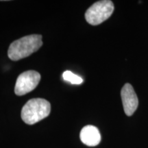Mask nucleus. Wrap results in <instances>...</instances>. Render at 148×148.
<instances>
[{"instance_id":"nucleus-1","label":"nucleus","mask_w":148,"mask_h":148,"mask_svg":"<svg viewBox=\"0 0 148 148\" xmlns=\"http://www.w3.org/2000/svg\"><path fill=\"white\" fill-rule=\"evenodd\" d=\"M42 45V36L32 34L14 40L9 46L8 58L13 61L21 60L36 52Z\"/></svg>"},{"instance_id":"nucleus-2","label":"nucleus","mask_w":148,"mask_h":148,"mask_svg":"<svg viewBox=\"0 0 148 148\" xmlns=\"http://www.w3.org/2000/svg\"><path fill=\"white\" fill-rule=\"evenodd\" d=\"M51 104L42 98H34L24 105L21 110V119L25 123L33 125L49 116Z\"/></svg>"},{"instance_id":"nucleus-3","label":"nucleus","mask_w":148,"mask_h":148,"mask_svg":"<svg viewBox=\"0 0 148 148\" xmlns=\"http://www.w3.org/2000/svg\"><path fill=\"white\" fill-rule=\"evenodd\" d=\"M114 9L112 1L102 0L97 1L85 12L86 21L92 25H99L110 17Z\"/></svg>"},{"instance_id":"nucleus-4","label":"nucleus","mask_w":148,"mask_h":148,"mask_svg":"<svg viewBox=\"0 0 148 148\" xmlns=\"http://www.w3.org/2000/svg\"><path fill=\"white\" fill-rule=\"evenodd\" d=\"M40 80L38 72L29 70L20 74L16 79L14 92L16 95L21 96L28 93L38 86Z\"/></svg>"},{"instance_id":"nucleus-5","label":"nucleus","mask_w":148,"mask_h":148,"mask_svg":"<svg viewBox=\"0 0 148 148\" xmlns=\"http://www.w3.org/2000/svg\"><path fill=\"white\" fill-rule=\"evenodd\" d=\"M121 97L123 110L127 116H132L138 108V99L132 86L126 83L122 88Z\"/></svg>"},{"instance_id":"nucleus-6","label":"nucleus","mask_w":148,"mask_h":148,"mask_svg":"<svg viewBox=\"0 0 148 148\" xmlns=\"http://www.w3.org/2000/svg\"><path fill=\"white\" fill-rule=\"evenodd\" d=\"M79 138L84 145L90 147L97 145L101 141V134L99 130L91 125L83 127L79 134Z\"/></svg>"},{"instance_id":"nucleus-7","label":"nucleus","mask_w":148,"mask_h":148,"mask_svg":"<svg viewBox=\"0 0 148 148\" xmlns=\"http://www.w3.org/2000/svg\"><path fill=\"white\" fill-rule=\"evenodd\" d=\"M62 77L65 81H67L72 84H80L83 82L81 77L75 75L70 71H66L62 73Z\"/></svg>"}]
</instances>
